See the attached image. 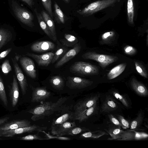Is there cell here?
<instances>
[{
    "mask_svg": "<svg viewBox=\"0 0 148 148\" xmlns=\"http://www.w3.org/2000/svg\"><path fill=\"white\" fill-rule=\"evenodd\" d=\"M67 98L62 97L56 102L46 101L36 106L27 111L33 115L31 118L34 121H36L49 116L55 112L64 109L63 104L67 100Z\"/></svg>",
    "mask_w": 148,
    "mask_h": 148,
    "instance_id": "cell-1",
    "label": "cell"
},
{
    "mask_svg": "<svg viewBox=\"0 0 148 148\" xmlns=\"http://www.w3.org/2000/svg\"><path fill=\"white\" fill-rule=\"evenodd\" d=\"M120 1V0H99L91 3L77 12L83 16H88Z\"/></svg>",
    "mask_w": 148,
    "mask_h": 148,
    "instance_id": "cell-2",
    "label": "cell"
},
{
    "mask_svg": "<svg viewBox=\"0 0 148 148\" xmlns=\"http://www.w3.org/2000/svg\"><path fill=\"white\" fill-rule=\"evenodd\" d=\"M12 5L14 14L18 20L29 27H32L34 26V16L31 12L21 7L14 1H12Z\"/></svg>",
    "mask_w": 148,
    "mask_h": 148,
    "instance_id": "cell-3",
    "label": "cell"
},
{
    "mask_svg": "<svg viewBox=\"0 0 148 148\" xmlns=\"http://www.w3.org/2000/svg\"><path fill=\"white\" fill-rule=\"evenodd\" d=\"M82 56L84 59L96 61L103 69L119 59L116 56L98 54L93 51L88 52L83 54Z\"/></svg>",
    "mask_w": 148,
    "mask_h": 148,
    "instance_id": "cell-4",
    "label": "cell"
},
{
    "mask_svg": "<svg viewBox=\"0 0 148 148\" xmlns=\"http://www.w3.org/2000/svg\"><path fill=\"white\" fill-rule=\"evenodd\" d=\"M73 73L86 75H97L99 73L98 67L90 63L82 61L76 62L70 67Z\"/></svg>",
    "mask_w": 148,
    "mask_h": 148,
    "instance_id": "cell-5",
    "label": "cell"
},
{
    "mask_svg": "<svg viewBox=\"0 0 148 148\" xmlns=\"http://www.w3.org/2000/svg\"><path fill=\"white\" fill-rule=\"evenodd\" d=\"M47 127L40 126L35 124L30 126L18 128L17 129L0 131V136L6 137H12L14 136L25 133H30L34 131L38 132L46 130Z\"/></svg>",
    "mask_w": 148,
    "mask_h": 148,
    "instance_id": "cell-6",
    "label": "cell"
},
{
    "mask_svg": "<svg viewBox=\"0 0 148 148\" xmlns=\"http://www.w3.org/2000/svg\"><path fill=\"white\" fill-rule=\"evenodd\" d=\"M148 134L143 132H136L131 130L126 131H123L113 140H140L147 138Z\"/></svg>",
    "mask_w": 148,
    "mask_h": 148,
    "instance_id": "cell-7",
    "label": "cell"
},
{
    "mask_svg": "<svg viewBox=\"0 0 148 148\" xmlns=\"http://www.w3.org/2000/svg\"><path fill=\"white\" fill-rule=\"evenodd\" d=\"M99 97V95H96L77 103L74 107V119L97 102Z\"/></svg>",
    "mask_w": 148,
    "mask_h": 148,
    "instance_id": "cell-8",
    "label": "cell"
},
{
    "mask_svg": "<svg viewBox=\"0 0 148 148\" xmlns=\"http://www.w3.org/2000/svg\"><path fill=\"white\" fill-rule=\"evenodd\" d=\"M16 57L19 59L21 65L27 75L31 78L35 79L36 77V73L33 61L26 57L18 56Z\"/></svg>",
    "mask_w": 148,
    "mask_h": 148,
    "instance_id": "cell-9",
    "label": "cell"
},
{
    "mask_svg": "<svg viewBox=\"0 0 148 148\" xmlns=\"http://www.w3.org/2000/svg\"><path fill=\"white\" fill-rule=\"evenodd\" d=\"M67 82L68 86L71 89H82L91 85L93 81L76 77H68Z\"/></svg>",
    "mask_w": 148,
    "mask_h": 148,
    "instance_id": "cell-10",
    "label": "cell"
},
{
    "mask_svg": "<svg viewBox=\"0 0 148 148\" xmlns=\"http://www.w3.org/2000/svg\"><path fill=\"white\" fill-rule=\"evenodd\" d=\"M54 54L53 52H50L41 55L27 53L26 55L34 59L39 66H47L51 62Z\"/></svg>",
    "mask_w": 148,
    "mask_h": 148,
    "instance_id": "cell-11",
    "label": "cell"
},
{
    "mask_svg": "<svg viewBox=\"0 0 148 148\" xmlns=\"http://www.w3.org/2000/svg\"><path fill=\"white\" fill-rule=\"evenodd\" d=\"M15 73L21 88L22 94L24 95L27 89L28 84L26 77L23 74L17 62L13 58H12Z\"/></svg>",
    "mask_w": 148,
    "mask_h": 148,
    "instance_id": "cell-12",
    "label": "cell"
},
{
    "mask_svg": "<svg viewBox=\"0 0 148 148\" xmlns=\"http://www.w3.org/2000/svg\"><path fill=\"white\" fill-rule=\"evenodd\" d=\"M31 101L32 102H40L49 98L51 94L46 87H38L32 89Z\"/></svg>",
    "mask_w": 148,
    "mask_h": 148,
    "instance_id": "cell-13",
    "label": "cell"
},
{
    "mask_svg": "<svg viewBox=\"0 0 148 148\" xmlns=\"http://www.w3.org/2000/svg\"><path fill=\"white\" fill-rule=\"evenodd\" d=\"M0 126V131L12 130L31 125V122L27 119L15 120L11 121Z\"/></svg>",
    "mask_w": 148,
    "mask_h": 148,
    "instance_id": "cell-14",
    "label": "cell"
},
{
    "mask_svg": "<svg viewBox=\"0 0 148 148\" xmlns=\"http://www.w3.org/2000/svg\"><path fill=\"white\" fill-rule=\"evenodd\" d=\"M81 46L80 43L77 44L74 47L67 52L55 65L56 68H58L74 57L80 51Z\"/></svg>",
    "mask_w": 148,
    "mask_h": 148,
    "instance_id": "cell-15",
    "label": "cell"
},
{
    "mask_svg": "<svg viewBox=\"0 0 148 148\" xmlns=\"http://www.w3.org/2000/svg\"><path fill=\"white\" fill-rule=\"evenodd\" d=\"M55 45L52 42L48 41H37L31 46V50L36 52H42L53 49Z\"/></svg>",
    "mask_w": 148,
    "mask_h": 148,
    "instance_id": "cell-16",
    "label": "cell"
},
{
    "mask_svg": "<svg viewBox=\"0 0 148 148\" xmlns=\"http://www.w3.org/2000/svg\"><path fill=\"white\" fill-rule=\"evenodd\" d=\"M74 112L68 111L59 117L54 119L51 127V132L65 122L69 120H74Z\"/></svg>",
    "mask_w": 148,
    "mask_h": 148,
    "instance_id": "cell-17",
    "label": "cell"
},
{
    "mask_svg": "<svg viewBox=\"0 0 148 148\" xmlns=\"http://www.w3.org/2000/svg\"><path fill=\"white\" fill-rule=\"evenodd\" d=\"M9 95L11 104L13 107L17 105L19 97V90L17 80L14 75L10 88Z\"/></svg>",
    "mask_w": 148,
    "mask_h": 148,
    "instance_id": "cell-18",
    "label": "cell"
},
{
    "mask_svg": "<svg viewBox=\"0 0 148 148\" xmlns=\"http://www.w3.org/2000/svg\"><path fill=\"white\" fill-rule=\"evenodd\" d=\"M130 85L133 90L138 95L143 97L148 95V91L146 87L135 78H132Z\"/></svg>",
    "mask_w": 148,
    "mask_h": 148,
    "instance_id": "cell-19",
    "label": "cell"
},
{
    "mask_svg": "<svg viewBox=\"0 0 148 148\" xmlns=\"http://www.w3.org/2000/svg\"><path fill=\"white\" fill-rule=\"evenodd\" d=\"M41 14L44 21L47 25L52 35L56 40L57 39L56 33L55 23L52 18L49 14L44 10H42L41 12Z\"/></svg>",
    "mask_w": 148,
    "mask_h": 148,
    "instance_id": "cell-20",
    "label": "cell"
},
{
    "mask_svg": "<svg viewBox=\"0 0 148 148\" xmlns=\"http://www.w3.org/2000/svg\"><path fill=\"white\" fill-rule=\"evenodd\" d=\"M117 107L115 101L110 96H108L106 97L102 105L101 111L103 112H109L115 110Z\"/></svg>",
    "mask_w": 148,
    "mask_h": 148,
    "instance_id": "cell-21",
    "label": "cell"
},
{
    "mask_svg": "<svg viewBox=\"0 0 148 148\" xmlns=\"http://www.w3.org/2000/svg\"><path fill=\"white\" fill-rule=\"evenodd\" d=\"M76 126V124L74 121H66L60 125L54 130L51 133L53 135L62 136L64 133Z\"/></svg>",
    "mask_w": 148,
    "mask_h": 148,
    "instance_id": "cell-22",
    "label": "cell"
},
{
    "mask_svg": "<svg viewBox=\"0 0 148 148\" xmlns=\"http://www.w3.org/2000/svg\"><path fill=\"white\" fill-rule=\"evenodd\" d=\"M97 102L91 107L75 117L74 120H77L79 123H81L88 119L91 116L95 114L97 112Z\"/></svg>",
    "mask_w": 148,
    "mask_h": 148,
    "instance_id": "cell-23",
    "label": "cell"
},
{
    "mask_svg": "<svg viewBox=\"0 0 148 148\" xmlns=\"http://www.w3.org/2000/svg\"><path fill=\"white\" fill-rule=\"evenodd\" d=\"M126 66V63H123L114 67L108 73V79H112L119 76L124 71Z\"/></svg>",
    "mask_w": 148,
    "mask_h": 148,
    "instance_id": "cell-24",
    "label": "cell"
},
{
    "mask_svg": "<svg viewBox=\"0 0 148 148\" xmlns=\"http://www.w3.org/2000/svg\"><path fill=\"white\" fill-rule=\"evenodd\" d=\"M34 10L39 24L42 29L50 39L53 41H56V40L52 35L47 25L43 19L41 14L38 12L36 8H35Z\"/></svg>",
    "mask_w": 148,
    "mask_h": 148,
    "instance_id": "cell-25",
    "label": "cell"
},
{
    "mask_svg": "<svg viewBox=\"0 0 148 148\" xmlns=\"http://www.w3.org/2000/svg\"><path fill=\"white\" fill-rule=\"evenodd\" d=\"M12 38V34L10 31L4 28L0 29V50Z\"/></svg>",
    "mask_w": 148,
    "mask_h": 148,
    "instance_id": "cell-26",
    "label": "cell"
},
{
    "mask_svg": "<svg viewBox=\"0 0 148 148\" xmlns=\"http://www.w3.org/2000/svg\"><path fill=\"white\" fill-rule=\"evenodd\" d=\"M54 15L56 22L58 23H64L65 21L64 15L56 1H54Z\"/></svg>",
    "mask_w": 148,
    "mask_h": 148,
    "instance_id": "cell-27",
    "label": "cell"
},
{
    "mask_svg": "<svg viewBox=\"0 0 148 148\" xmlns=\"http://www.w3.org/2000/svg\"><path fill=\"white\" fill-rule=\"evenodd\" d=\"M50 82L52 86L57 90H62L64 86V81L62 77L59 75L51 77Z\"/></svg>",
    "mask_w": 148,
    "mask_h": 148,
    "instance_id": "cell-28",
    "label": "cell"
},
{
    "mask_svg": "<svg viewBox=\"0 0 148 148\" xmlns=\"http://www.w3.org/2000/svg\"><path fill=\"white\" fill-rule=\"evenodd\" d=\"M127 18L128 23L134 24V6L133 0H127Z\"/></svg>",
    "mask_w": 148,
    "mask_h": 148,
    "instance_id": "cell-29",
    "label": "cell"
},
{
    "mask_svg": "<svg viewBox=\"0 0 148 148\" xmlns=\"http://www.w3.org/2000/svg\"><path fill=\"white\" fill-rule=\"evenodd\" d=\"M108 134L101 130H97L94 132H89L82 134L80 136L81 138H97Z\"/></svg>",
    "mask_w": 148,
    "mask_h": 148,
    "instance_id": "cell-30",
    "label": "cell"
},
{
    "mask_svg": "<svg viewBox=\"0 0 148 148\" xmlns=\"http://www.w3.org/2000/svg\"><path fill=\"white\" fill-rule=\"evenodd\" d=\"M143 116V113H139L136 118L131 122L130 127V129L135 130H138L142 123Z\"/></svg>",
    "mask_w": 148,
    "mask_h": 148,
    "instance_id": "cell-31",
    "label": "cell"
},
{
    "mask_svg": "<svg viewBox=\"0 0 148 148\" xmlns=\"http://www.w3.org/2000/svg\"><path fill=\"white\" fill-rule=\"evenodd\" d=\"M0 99L4 105L8 106V101L6 96L5 87L0 76Z\"/></svg>",
    "mask_w": 148,
    "mask_h": 148,
    "instance_id": "cell-32",
    "label": "cell"
},
{
    "mask_svg": "<svg viewBox=\"0 0 148 148\" xmlns=\"http://www.w3.org/2000/svg\"><path fill=\"white\" fill-rule=\"evenodd\" d=\"M134 62L136 69L138 73L143 77L147 78L148 74L144 66L140 62L135 61Z\"/></svg>",
    "mask_w": 148,
    "mask_h": 148,
    "instance_id": "cell-33",
    "label": "cell"
},
{
    "mask_svg": "<svg viewBox=\"0 0 148 148\" xmlns=\"http://www.w3.org/2000/svg\"><path fill=\"white\" fill-rule=\"evenodd\" d=\"M115 33L114 32H107L101 36V39L104 43H109L114 38Z\"/></svg>",
    "mask_w": 148,
    "mask_h": 148,
    "instance_id": "cell-34",
    "label": "cell"
},
{
    "mask_svg": "<svg viewBox=\"0 0 148 148\" xmlns=\"http://www.w3.org/2000/svg\"><path fill=\"white\" fill-rule=\"evenodd\" d=\"M85 130L81 127H77L75 126L70 129L64 133L62 136L65 135L74 136L78 134Z\"/></svg>",
    "mask_w": 148,
    "mask_h": 148,
    "instance_id": "cell-35",
    "label": "cell"
},
{
    "mask_svg": "<svg viewBox=\"0 0 148 148\" xmlns=\"http://www.w3.org/2000/svg\"><path fill=\"white\" fill-rule=\"evenodd\" d=\"M42 3L51 18L53 17L51 0H41Z\"/></svg>",
    "mask_w": 148,
    "mask_h": 148,
    "instance_id": "cell-36",
    "label": "cell"
},
{
    "mask_svg": "<svg viewBox=\"0 0 148 148\" xmlns=\"http://www.w3.org/2000/svg\"><path fill=\"white\" fill-rule=\"evenodd\" d=\"M112 94L115 98L120 101L125 106L127 107L129 106L128 101L125 97L116 91L112 92Z\"/></svg>",
    "mask_w": 148,
    "mask_h": 148,
    "instance_id": "cell-37",
    "label": "cell"
},
{
    "mask_svg": "<svg viewBox=\"0 0 148 148\" xmlns=\"http://www.w3.org/2000/svg\"><path fill=\"white\" fill-rule=\"evenodd\" d=\"M38 134H30L19 138L21 140H46V138L42 137Z\"/></svg>",
    "mask_w": 148,
    "mask_h": 148,
    "instance_id": "cell-38",
    "label": "cell"
},
{
    "mask_svg": "<svg viewBox=\"0 0 148 148\" xmlns=\"http://www.w3.org/2000/svg\"><path fill=\"white\" fill-rule=\"evenodd\" d=\"M123 130L120 129V127L112 128L107 131L108 134L110 135L111 138H109L108 140H113V139L118 135Z\"/></svg>",
    "mask_w": 148,
    "mask_h": 148,
    "instance_id": "cell-39",
    "label": "cell"
},
{
    "mask_svg": "<svg viewBox=\"0 0 148 148\" xmlns=\"http://www.w3.org/2000/svg\"><path fill=\"white\" fill-rule=\"evenodd\" d=\"M1 69L2 72L5 75L8 74L12 71V67L8 60H6L3 62L1 66Z\"/></svg>",
    "mask_w": 148,
    "mask_h": 148,
    "instance_id": "cell-40",
    "label": "cell"
},
{
    "mask_svg": "<svg viewBox=\"0 0 148 148\" xmlns=\"http://www.w3.org/2000/svg\"><path fill=\"white\" fill-rule=\"evenodd\" d=\"M41 132L44 133L46 135V140L50 139H57L62 140H69L71 139V138L69 137H63L62 136L55 135H52L49 134L45 132L44 130L42 131Z\"/></svg>",
    "mask_w": 148,
    "mask_h": 148,
    "instance_id": "cell-41",
    "label": "cell"
},
{
    "mask_svg": "<svg viewBox=\"0 0 148 148\" xmlns=\"http://www.w3.org/2000/svg\"><path fill=\"white\" fill-rule=\"evenodd\" d=\"M117 117L121 125V127L125 129L128 128L130 127V124L122 116L119 115H117Z\"/></svg>",
    "mask_w": 148,
    "mask_h": 148,
    "instance_id": "cell-42",
    "label": "cell"
},
{
    "mask_svg": "<svg viewBox=\"0 0 148 148\" xmlns=\"http://www.w3.org/2000/svg\"><path fill=\"white\" fill-rule=\"evenodd\" d=\"M124 50L125 54L131 56L134 55L137 52L136 49L134 47L128 45L124 47Z\"/></svg>",
    "mask_w": 148,
    "mask_h": 148,
    "instance_id": "cell-43",
    "label": "cell"
},
{
    "mask_svg": "<svg viewBox=\"0 0 148 148\" xmlns=\"http://www.w3.org/2000/svg\"><path fill=\"white\" fill-rule=\"evenodd\" d=\"M108 116L112 123L117 127H121V125L119 120L115 118L113 115L110 114L108 115Z\"/></svg>",
    "mask_w": 148,
    "mask_h": 148,
    "instance_id": "cell-44",
    "label": "cell"
},
{
    "mask_svg": "<svg viewBox=\"0 0 148 148\" xmlns=\"http://www.w3.org/2000/svg\"><path fill=\"white\" fill-rule=\"evenodd\" d=\"M63 50L61 48L58 49L54 54L53 59L51 62L52 64L55 62L59 58V57L63 53Z\"/></svg>",
    "mask_w": 148,
    "mask_h": 148,
    "instance_id": "cell-45",
    "label": "cell"
},
{
    "mask_svg": "<svg viewBox=\"0 0 148 148\" xmlns=\"http://www.w3.org/2000/svg\"><path fill=\"white\" fill-rule=\"evenodd\" d=\"M64 38L68 41L71 42H73L77 40V38L69 34H65Z\"/></svg>",
    "mask_w": 148,
    "mask_h": 148,
    "instance_id": "cell-46",
    "label": "cell"
},
{
    "mask_svg": "<svg viewBox=\"0 0 148 148\" xmlns=\"http://www.w3.org/2000/svg\"><path fill=\"white\" fill-rule=\"evenodd\" d=\"M12 48L8 49L0 53V60L6 57L12 50Z\"/></svg>",
    "mask_w": 148,
    "mask_h": 148,
    "instance_id": "cell-47",
    "label": "cell"
},
{
    "mask_svg": "<svg viewBox=\"0 0 148 148\" xmlns=\"http://www.w3.org/2000/svg\"><path fill=\"white\" fill-rule=\"evenodd\" d=\"M27 4L29 7L32 8L34 4V0H21Z\"/></svg>",
    "mask_w": 148,
    "mask_h": 148,
    "instance_id": "cell-48",
    "label": "cell"
},
{
    "mask_svg": "<svg viewBox=\"0 0 148 148\" xmlns=\"http://www.w3.org/2000/svg\"><path fill=\"white\" fill-rule=\"evenodd\" d=\"M10 117L7 116L0 118V126L7 121H8L10 119Z\"/></svg>",
    "mask_w": 148,
    "mask_h": 148,
    "instance_id": "cell-49",
    "label": "cell"
},
{
    "mask_svg": "<svg viewBox=\"0 0 148 148\" xmlns=\"http://www.w3.org/2000/svg\"><path fill=\"white\" fill-rule=\"evenodd\" d=\"M66 3H68L70 1V0H63Z\"/></svg>",
    "mask_w": 148,
    "mask_h": 148,
    "instance_id": "cell-50",
    "label": "cell"
}]
</instances>
